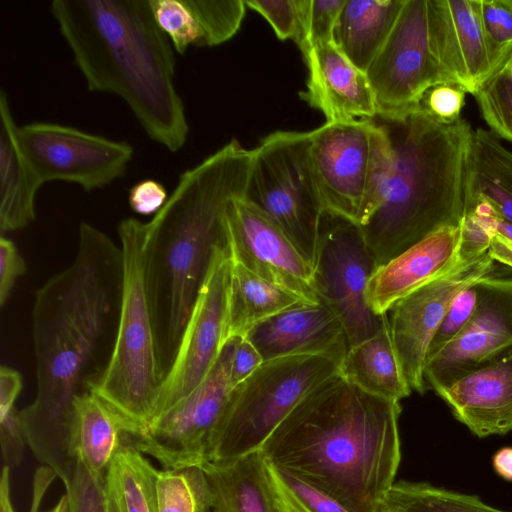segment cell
<instances>
[{"label": "cell", "instance_id": "cell-24", "mask_svg": "<svg viewBox=\"0 0 512 512\" xmlns=\"http://www.w3.org/2000/svg\"><path fill=\"white\" fill-rule=\"evenodd\" d=\"M139 428L94 393L78 396L70 438V454L93 474L105 477L125 434L136 435Z\"/></svg>", "mask_w": 512, "mask_h": 512}, {"label": "cell", "instance_id": "cell-23", "mask_svg": "<svg viewBox=\"0 0 512 512\" xmlns=\"http://www.w3.org/2000/svg\"><path fill=\"white\" fill-rule=\"evenodd\" d=\"M486 202L512 223V152L491 130L472 131L465 165V214Z\"/></svg>", "mask_w": 512, "mask_h": 512}, {"label": "cell", "instance_id": "cell-25", "mask_svg": "<svg viewBox=\"0 0 512 512\" xmlns=\"http://www.w3.org/2000/svg\"><path fill=\"white\" fill-rule=\"evenodd\" d=\"M212 512H280L261 450L225 463L206 462Z\"/></svg>", "mask_w": 512, "mask_h": 512}, {"label": "cell", "instance_id": "cell-22", "mask_svg": "<svg viewBox=\"0 0 512 512\" xmlns=\"http://www.w3.org/2000/svg\"><path fill=\"white\" fill-rule=\"evenodd\" d=\"M461 236V224L444 227L377 268L366 289L371 310L386 314L400 298L464 260L459 254Z\"/></svg>", "mask_w": 512, "mask_h": 512}, {"label": "cell", "instance_id": "cell-46", "mask_svg": "<svg viewBox=\"0 0 512 512\" xmlns=\"http://www.w3.org/2000/svg\"><path fill=\"white\" fill-rule=\"evenodd\" d=\"M263 362L262 356L247 338H237L230 372L233 388L249 378Z\"/></svg>", "mask_w": 512, "mask_h": 512}, {"label": "cell", "instance_id": "cell-18", "mask_svg": "<svg viewBox=\"0 0 512 512\" xmlns=\"http://www.w3.org/2000/svg\"><path fill=\"white\" fill-rule=\"evenodd\" d=\"M429 19L434 52L452 85L475 95L502 71L478 0H430Z\"/></svg>", "mask_w": 512, "mask_h": 512}, {"label": "cell", "instance_id": "cell-13", "mask_svg": "<svg viewBox=\"0 0 512 512\" xmlns=\"http://www.w3.org/2000/svg\"><path fill=\"white\" fill-rule=\"evenodd\" d=\"M16 138L34 178L62 180L90 191L123 177L133 147L74 127L48 122L17 126Z\"/></svg>", "mask_w": 512, "mask_h": 512}, {"label": "cell", "instance_id": "cell-51", "mask_svg": "<svg viewBox=\"0 0 512 512\" xmlns=\"http://www.w3.org/2000/svg\"><path fill=\"white\" fill-rule=\"evenodd\" d=\"M489 255L499 264L512 270V242L499 234L490 239Z\"/></svg>", "mask_w": 512, "mask_h": 512}, {"label": "cell", "instance_id": "cell-6", "mask_svg": "<svg viewBox=\"0 0 512 512\" xmlns=\"http://www.w3.org/2000/svg\"><path fill=\"white\" fill-rule=\"evenodd\" d=\"M117 232L123 264L117 338L109 366L91 393L142 432L153 417L163 382L151 294L152 228L150 221L129 217Z\"/></svg>", "mask_w": 512, "mask_h": 512}, {"label": "cell", "instance_id": "cell-40", "mask_svg": "<svg viewBox=\"0 0 512 512\" xmlns=\"http://www.w3.org/2000/svg\"><path fill=\"white\" fill-rule=\"evenodd\" d=\"M478 4L488 39L505 66L512 58V10L502 0H478Z\"/></svg>", "mask_w": 512, "mask_h": 512}, {"label": "cell", "instance_id": "cell-45", "mask_svg": "<svg viewBox=\"0 0 512 512\" xmlns=\"http://www.w3.org/2000/svg\"><path fill=\"white\" fill-rule=\"evenodd\" d=\"M168 199L164 186L153 179L136 183L129 191L130 208L141 215L156 214Z\"/></svg>", "mask_w": 512, "mask_h": 512}, {"label": "cell", "instance_id": "cell-12", "mask_svg": "<svg viewBox=\"0 0 512 512\" xmlns=\"http://www.w3.org/2000/svg\"><path fill=\"white\" fill-rule=\"evenodd\" d=\"M429 9L430 0H405L389 37L366 71L378 115L410 111L431 87L451 84L433 49Z\"/></svg>", "mask_w": 512, "mask_h": 512}, {"label": "cell", "instance_id": "cell-19", "mask_svg": "<svg viewBox=\"0 0 512 512\" xmlns=\"http://www.w3.org/2000/svg\"><path fill=\"white\" fill-rule=\"evenodd\" d=\"M263 361L323 355L342 364L349 343L336 314L323 302L301 303L256 325L245 336Z\"/></svg>", "mask_w": 512, "mask_h": 512}, {"label": "cell", "instance_id": "cell-42", "mask_svg": "<svg viewBox=\"0 0 512 512\" xmlns=\"http://www.w3.org/2000/svg\"><path fill=\"white\" fill-rule=\"evenodd\" d=\"M272 467L280 481L307 512H350L339 501L323 491L274 465Z\"/></svg>", "mask_w": 512, "mask_h": 512}, {"label": "cell", "instance_id": "cell-16", "mask_svg": "<svg viewBox=\"0 0 512 512\" xmlns=\"http://www.w3.org/2000/svg\"><path fill=\"white\" fill-rule=\"evenodd\" d=\"M476 309L461 333L425 363L427 388L436 393L512 348V276L476 283Z\"/></svg>", "mask_w": 512, "mask_h": 512}, {"label": "cell", "instance_id": "cell-29", "mask_svg": "<svg viewBox=\"0 0 512 512\" xmlns=\"http://www.w3.org/2000/svg\"><path fill=\"white\" fill-rule=\"evenodd\" d=\"M301 303L313 302L232 261L225 342L245 337L262 321Z\"/></svg>", "mask_w": 512, "mask_h": 512}, {"label": "cell", "instance_id": "cell-54", "mask_svg": "<svg viewBox=\"0 0 512 512\" xmlns=\"http://www.w3.org/2000/svg\"><path fill=\"white\" fill-rule=\"evenodd\" d=\"M501 72L512 74V58L508 61V63L504 66Z\"/></svg>", "mask_w": 512, "mask_h": 512}, {"label": "cell", "instance_id": "cell-31", "mask_svg": "<svg viewBox=\"0 0 512 512\" xmlns=\"http://www.w3.org/2000/svg\"><path fill=\"white\" fill-rule=\"evenodd\" d=\"M382 512H509L489 506L476 496L423 482H394Z\"/></svg>", "mask_w": 512, "mask_h": 512}, {"label": "cell", "instance_id": "cell-52", "mask_svg": "<svg viewBox=\"0 0 512 512\" xmlns=\"http://www.w3.org/2000/svg\"><path fill=\"white\" fill-rule=\"evenodd\" d=\"M495 472L507 481H512V447H503L492 458Z\"/></svg>", "mask_w": 512, "mask_h": 512}, {"label": "cell", "instance_id": "cell-10", "mask_svg": "<svg viewBox=\"0 0 512 512\" xmlns=\"http://www.w3.org/2000/svg\"><path fill=\"white\" fill-rule=\"evenodd\" d=\"M376 269L360 226L324 211L313 263V287L317 298L341 321L349 348L377 334L387 322V314H375L366 300L367 285Z\"/></svg>", "mask_w": 512, "mask_h": 512}, {"label": "cell", "instance_id": "cell-33", "mask_svg": "<svg viewBox=\"0 0 512 512\" xmlns=\"http://www.w3.org/2000/svg\"><path fill=\"white\" fill-rule=\"evenodd\" d=\"M198 24L199 46H215L232 38L246 12L244 0H184Z\"/></svg>", "mask_w": 512, "mask_h": 512}, {"label": "cell", "instance_id": "cell-38", "mask_svg": "<svg viewBox=\"0 0 512 512\" xmlns=\"http://www.w3.org/2000/svg\"><path fill=\"white\" fill-rule=\"evenodd\" d=\"M476 283L462 290L452 302L429 344L426 361L449 345L470 321L478 300Z\"/></svg>", "mask_w": 512, "mask_h": 512}, {"label": "cell", "instance_id": "cell-20", "mask_svg": "<svg viewBox=\"0 0 512 512\" xmlns=\"http://www.w3.org/2000/svg\"><path fill=\"white\" fill-rule=\"evenodd\" d=\"M479 438L512 431V348L436 393Z\"/></svg>", "mask_w": 512, "mask_h": 512}, {"label": "cell", "instance_id": "cell-8", "mask_svg": "<svg viewBox=\"0 0 512 512\" xmlns=\"http://www.w3.org/2000/svg\"><path fill=\"white\" fill-rule=\"evenodd\" d=\"M310 132L275 131L253 149L244 199L262 210L312 265L325 211L310 159Z\"/></svg>", "mask_w": 512, "mask_h": 512}, {"label": "cell", "instance_id": "cell-2", "mask_svg": "<svg viewBox=\"0 0 512 512\" xmlns=\"http://www.w3.org/2000/svg\"><path fill=\"white\" fill-rule=\"evenodd\" d=\"M400 412L399 402L369 394L339 372L307 394L260 450L350 512H382L401 459Z\"/></svg>", "mask_w": 512, "mask_h": 512}, {"label": "cell", "instance_id": "cell-50", "mask_svg": "<svg viewBox=\"0 0 512 512\" xmlns=\"http://www.w3.org/2000/svg\"><path fill=\"white\" fill-rule=\"evenodd\" d=\"M266 460V459H265ZM267 469L273 486L277 503L284 512H307L285 487L276 475L272 465L266 460Z\"/></svg>", "mask_w": 512, "mask_h": 512}, {"label": "cell", "instance_id": "cell-5", "mask_svg": "<svg viewBox=\"0 0 512 512\" xmlns=\"http://www.w3.org/2000/svg\"><path fill=\"white\" fill-rule=\"evenodd\" d=\"M373 119L387 133L391 157L374 208L359 226L379 268L435 231L461 224L473 129L461 117L442 122L418 106Z\"/></svg>", "mask_w": 512, "mask_h": 512}, {"label": "cell", "instance_id": "cell-57", "mask_svg": "<svg viewBox=\"0 0 512 512\" xmlns=\"http://www.w3.org/2000/svg\"><path fill=\"white\" fill-rule=\"evenodd\" d=\"M276 501H277V500H276ZM277 504H278V503H277ZM278 506H279V504H278ZM279 509H280V512H284V511L281 509V507H280V506H279Z\"/></svg>", "mask_w": 512, "mask_h": 512}, {"label": "cell", "instance_id": "cell-39", "mask_svg": "<svg viewBox=\"0 0 512 512\" xmlns=\"http://www.w3.org/2000/svg\"><path fill=\"white\" fill-rule=\"evenodd\" d=\"M263 16L281 40L299 42L302 33L300 0H244Z\"/></svg>", "mask_w": 512, "mask_h": 512}, {"label": "cell", "instance_id": "cell-1", "mask_svg": "<svg viewBox=\"0 0 512 512\" xmlns=\"http://www.w3.org/2000/svg\"><path fill=\"white\" fill-rule=\"evenodd\" d=\"M122 251L82 222L74 261L35 294L32 334L36 395L19 411L35 457L62 478L73 458L74 402L90 393L114 352L122 296Z\"/></svg>", "mask_w": 512, "mask_h": 512}, {"label": "cell", "instance_id": "cell-3", "mask_svg": "<svg viewBox=\"0 0 512 512\" xmlns=\"http://www.w3.org/2000/svg\"><path fill=\"white\" fill-rule=\"evenodd\" d=\"M50 11L88 89L120 96L152 140L181 149L188 123L175 57L149 0H53Z\"/></svg>", "mask_w": 512, "mask_h": 512}, {"label": "cell", "instance_id": "cell-49", "mask_svg": "<svg viewBox=\"0 0 512 512\" xmlns=\"http://www.w3.org/2000/svg\"><path fill=\"white\" fill-rule=\"evenodd\" d=\"M57 475L55 472L46 467L42 466L36 473L33 500L30 512H39L41 500L48 489L50 483ZM44 512H67V498L66 495H62L57 503L47 511Z\"/></svg>", "mask_w": 512, "mask_h": 512}, {"label": "cell", "instance_id": "cell-11", "mask_svg": "<svg viewBox=\"0 0 512 512\" xmlns=\"http://www.w3.org/2000/svg\"><path fill=\"white\" fill-rule=\"evenodd\" d=\"M236 341L237 338L226 341L214 366L195 390L153 419L142 432L125 434L124 442L155 458L164 469L202 468L234 389L230 372Z\"/></svg>", "mask_w": 512, "mask_h": 512}, {"label": "cell", "instance_id": "cell-55", "mask_svg": "<svg viewBox=\"0 0 512 512\" xmlns=\"http://www.w3.org/2000/svg\"><path fill=\"white\" fill-rule=\"evenodd\" d=\"M108 503H109V511L110 512H118L116 507L113 505V503L109 499H108Z\"/></svg>", "mask_w": 512, "mask_h": 512}, {"label": "cell", "instance_id": "cell-21", "mask_svg": "<svg viewBox=\"0 0 512 512\" xmlns=\"http://www.w3.org/2000/svg\"><path fill=\"white\" fill-rule=\"evenodd\" d=\"M303 57L309 76L307 90L300 96L320 110L326 122L373 119L377 115V102L366 73L334 43L316 46Z\"/></svg>", "mask_w": 512, "mask_h": 512}, {"label": "cell", "instance_id": "cell-17", "mask_svg": "<svg viewBox=\"0 0 512 512\" xmlns=\"http://www.w3.org/2000/svg\"><path fill=\"white\" fill-rule=\"evenodd\" d=\"M226 227L233 262L309 302H319L312 265L262 210L244 197L237 198L228 207Z\"/></svg>", "mask_w": 512, "mask_h": 512}, {"label": "cell", "instance_id": "cell-48", "mask_svg": "<svg viewBox=\"0 0 512 512\" xmlns=\"http://www.w3.org/2000/svg\"><path fill=\"white\" fill-rule=\"evenodd\" d=\"M469 212H472L476 216L478 221L491 236L493 234H499L512 242V223L499 217L489 204L479 202Z\"/></svg>", "mask_w": 512, "mask_h": 512}, {"label": "cell", "instance_id": "cell-4", "mask_svg": "<svg viewBox=\"0 0 512 512\" xmlns=\"http://www.w3.org/2000/svg\"><path fill=\"white\" fill-rule=\"evenodd\" d=\"M253 157V150L231 140L183 172L150 220L151 294L163 379L213 256L227 245V210L233 200L245 196Z\"/></svg>", "mask_w": 512, "mask_h": 512}, {"label": "cell", "instance_id": "cell-41", "mask_svg": "<svg viewBox=\"0 0 512 512\" xmlns=\"http://www.w3.org/2000/svg\"><path fill=\"white\" fill-rule=\"evenodd\" d=\"M465 93L456 85H436L424 93L416 106L439 121L451 123L460 118L465 103Z\"/></svg>", "mask_w": 512, "mask_h": 512}, {"label": "cell", "instance_id": "cell-44", "mask_svg": "<svg viewBox=\"0 0 512 512\" xmlns=\"http://www.w3.org/2000/svg\"><path fill=\"white\" fill-rule=\"evenodd\" d=\"M0 438L5 465L10 467L19 464L22 460L24 446L27 444L19 418V411L16 409L0 416Z\"/></svg>", "mask_w": 512, "mask_h": 512}, {"label": "cell", "instance_id": "cell-7", "mask_svg": "<svg viewBox=\"0 0 512 512\" xmlns=\"http://www.w3.org/2000/svg\"><path fill=\"white\" fill-rule=\"evenodd\" d=\"M323 355H295L265 361L236 386L212 437L208 461L225 463L259 450L299 402L340 372Z\"/></svg>", "mask_w": 512, "mask_h": 512}, {"label": "cell", "instance_id": "cell-37", "mask_svg": "<svg viewBox=\"0 0 512 512\" xmlns=\"http://www.w3.org/2000/svg\"><path fill=\"white\" fill-rule=\"evenodd\" d=\"M346 0H300L303 56L312 48L333 43L334 30Z\"/></svg>", "mask_w": 512, "mask_h": 512}, {"label": "cell", "instance_id": "cell-43", "mask_svg": "<svg viewBox=\"0 0 512 512\" xmlns=\"http://www.w3.org/2000/svg\"><path fill=\"white\" fill-rule=\"evenodd\" d=\"M26 264L15 244L8 238H0V304L10 296L16 280L25 273Z\"/></svg>", "mask_w": 512, "mask_h": 512}, {"label": "cell", "instance_id": "cell-32", "mask_svg": "<svg viewBox=\"0 0 512 512\" xmlns=\"http://www.w3.org/2000/svg\"><path fill=\"white\" fill-rule=\"evenodd\" d=\"M156 501L158 512H210L213 492L201 467L166 468L157 474Z\"/></svg>", "mask_w": 512, "mask_h": 512}, {"label": "cell", "instance_id": "cell-47", "mask_svg": "<svg viewBox=\"0 0 512 512\" xmlns=\"http://www.w3.org/2000/svg\"><path fill=\"white\" fill-rule=\"evenodd\" d=\"M20 373L8 366L0 368V416L15 410V403L22 389Z\"/></svg>", "mask_w": 512, "mask_h": 512}, {"label": "cell", "instance_id": "cell-9", "mask_svg": "<svg viewBox=\"0 0 512 512\" xmlns=\"http://www.w3.org/2000/svg\"><path fill=\"white\" fill-rule=\"evenodd\" d=\"M310 159L325 211L361 225L390 164V143L374 119L326 122L310 131Z\"/></svg>", "mask_w": 512, "mask_h": 512}, {"label": "cell", "instance_id": "cell-30", "mask_svg": "<svg viewBox=\"0 0 512 512\" xmlns=\"http://www.w3.org/2000/svg\"><path fill=\"white\" fill-rule=\"evenodd\" d=\"M158 471L140 450L123 441L106 471L108 499L118 512H158Z\"/></svg>", "mask_w": 512, "mask_h": 512}, {"label": "cell", "instance_id": "cell-14", "mask_svg": "<svg viewBox=\"0 0 512 512\" xmlns=\"http://www.w3.org/2000/svg\"><path fill=\"white\" fill-rule=\"evenodd\" d=\"M489 251L461 260L450 270L396 301L388 310L392 342L406 380L420 394L426 389L424 368L429 344L452 302L465 288L493 275L507 274ZM510 269V268H509Z\"/></svg>", "mask_w": 512, "mask_h": 512}, {"label": "cell", "instance_id": "cell-26", "mask_svg": "<svg viewBox=\"0 0 512 512\" xmlns=\"http://www.w3.org/2000/svg\"><path fill=\"white\" fill-rule=\"evenodd\" d=\"M17 126L6 93L0 91V229L12 232L35 219V195L40 185L18 146Z\"/></svg>", "mask_w": 512, "mask_h": 512}, {"label": "cell", "instance_id": "cell-56", "mask_svg": "<svg viewBox=\"0 0 512 512\" xmlns=\"http://www.w3.org/2000/svg\"><path fill=\"white\" fill-rule=\"evenodd\" d=\"M502 1L510 10H512V0H502Z\"/></svg>", "mask_w": 512, "mask_h": 512}, {"label": "cell", "instance_id": "cell-36", "mask_svg": "<svg viewBox=\"0 0 512 512\" xmlns=\"http://www.w3.org/2000/svg\"><path fill=\"white\" fill-rule=\"evenodd\" d=\"M154 19L179 54L189 45L199 46L201 34L184 0H149Z\"/></svg>", "mask_w": 512, "mask_h": 512}, {"label": "cell", "instance_id": "cell-15", "mask_svg": "<svg viewBox=\"0 0 512 512\" xmlns=\"http://www.w3.org/2000/svg\"><path fill=\"white\" fill-rule=\"evenodd\" d=\"M231 265L227 245L219 247L187 320L175 359L163 379L151 421L201 384L226 343Z\"/></svg>", "mask_w": 512, "mask_h": 512}, {"label": "cell", "instance_id": "cell-27", "mask_svg": "<svg viewBox=\"0 0 512 512\" xmlns=\"http://www.w3.org/2000/svg\"><path fill=\"white\" fill-rule=\"evenodd\" d=\"M405 0H346L333 43L365 72L389 37Z\"/></svg>", "mask_w": 512, "mask_h": 512}, {"label": "cell", "instance_id": "cell-28", "mask_svg": "<svg viewBox=\"0 0 512 512\" xmlns=\"http://www.w3.org/2000/svg\"><path fill=\"white\" fill-rule=\"evenodd\" d=\"M340 373L361 390L389 401L400 402L412 391L392 342L388 317L377 334L349 348Z\"/></svg>", "mask_w": 512, "mask_h": 512}, {"label": "cell", "instance_id": "cell-53", "mask_svg": "<svg viewBox=\"0 0 512 512\" xmlns=\"http://www.w3.org/2000/svg\"><path fill=\"white\" fill-rule=\"evenodd\" d=\"M0 512H15L11 499L10 467L4 465L0 478Z\"/></svg>", "mask_w": 512, "mask_h": 512}, {"label": "cell", "instance_id": "cell-35", "mask_svg": "<svg viewBox=\"0 0 512 512\" xmlns=\"http://www.w3.org/2000/svg\"><path fill=\"white\" fill-rule=\"evenodd\" d=\"M474 96L489 130L512 143V74L498 73Z\"/></svg>", "mask_w": 512, "mask_h": 512}, {"label": "cell", "instance_id": "cell-34", "mask_svg": "<svg viewBox=\"0 0 512 512\" xmlns=\"http://www.w3.org/2000/svg\"><path fill=\"white\" fill-rule=\"evenodd\" d=\"M61 481L67 512H110L105 477L93 474L79 459L73 458Z\"/></svg>", "mask_w": 512, "mask_h": 512}]
</instances>
